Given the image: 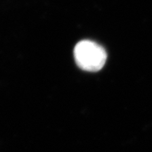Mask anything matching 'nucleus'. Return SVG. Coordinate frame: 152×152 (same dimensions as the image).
Listing matches in <instances>:
<instances>
[{
	"label": "nucleus",
	"mask_w": 152,
	"mask_h": 152,
	"mask_svg": "<svg viewBox=\"0 0 152 152\" xmlns=\"http://www.w3.org/2000/svg\"><path fill=\"white\" fill-rule=\"evenodd\" d=\"M74 58L77 66L88 72L100 71L107 58V54L103 47L90 40L79 42L74 49Z\"/></svg>",
	"instance_id": "nucleus-1"
}]
</instances>
